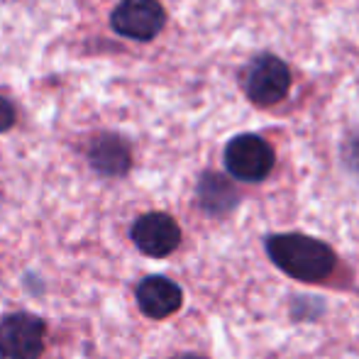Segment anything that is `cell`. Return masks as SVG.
Masks as SVG:
<instances>
[{
  "label": "cell",
  "instance_id": "1",
  "mask_svg": "<svg viewBox=\"0 0 359 359\" xmlns=\"http://www.w3.org/2000/svg\"><path fill=\"white\" fill-rule=\"evenodd\" d=\"M266 252L284 274L306 284H318L335 271V255L330 247L306 235H274L266 240Z\"/></svg>",
  "mask_w": 359,
  "mask_h": 359
},
{
  "label": "cell",
  "instance_id": "2",
  "mask_svg": "<svg viewBox=\"0 0 359 359\" xmlns=\"http://www.w3.org/2000/svg\"><path fill=\"white\" fill-rule=\"evenodd\" d=\"M47 323L32 313H8L0 318V359H42Z\"/></svg>",
  "mask_w": 359,
  "mask_h": 359
},
{
  "label": "cell",
  "instance_id": "3",
  "mask_svg": "<svg viewBox=\"0 0 359 359\" xmlns=\"http://www.w3.org/2000/svg\"><path fill=\"white\" fill-rule=\"evenodd\" d=\"M274 149L259 135H237L225 147V169L235 179L257 184L274 169Z\"/></svg>",
  "mask_w": 359,
  "mask_h": 359
},
{
  "label": "cell",
  "instance_id": "4",
  "mask_svg": "<svg viewBox=\"0 0 359 359\" xmlns=\"http://www.w3.org/2000/svg\"><path fill=\"white\" fill-rule=\"evenodd\" d=\"M291 88V72L286 62L274 54H262L245 72V93L259 108L281 103Z\"/></svg>",
  "mask_w": 359,
  "mask_h": 359
},
{
  "label": "cell",
  "instance_id": "5",
  "mask_svg": "<svg viewBox=\"0 0 359 359\" xmlns=\"http://www.w3.org/2000/svg\"><path fill=\"white\" fill-rule=\"evenodd\" d=\"M166 13L159 0H120L110 15V25L120 37L151 42L164 29Z\"/></svg>",
  "mask_w": 359,
  "mask_h": 359
},
{
  "label": "cell",
  "instance_id": "6",
  "mask_svg": "<svg viewBox=\"0 0 359 359\" xmlns=\"http://www.w3.org/2000/svg\"><path fill=\"white\" fill-rule=\"evenodd\" d=\"M130 237L142 255L161 259V257H169L181 245V227L166 213H144L135 220Z\"/></svg>",
  "mask_w": 359,
  "mask_h": 359
},
{
  "label": "cell",
  "instance_id": "7",
  "mask_svg": "<svg viewBox=\"0 0 359 359\" xmlns=\"http://www.w3.org/2000/svg\"><path fill=\"white\" fill-rule=\"evenodd\" d=\"M137 306L140 311L144 313L151 320H164V318L174 316L176 311L184 303V293H181V286L176 281L166 279V276H147V279L140 281L137 286Z\"/></svg>",
  "mask_w": 359,
  "mask_h": 359
},
{
  "label": "cell",
  "instance_id": "8",
  "mask_svg": "<svg viewBox=\"0 0 359 359\" xmlns=\"http://www.w3.org/2000/svg\"><path fill=\"white\" fill-rule=\"evenodd\" d=\"M88 161L100 176H125L133 164L130 147L118 135H100L88 149Z\"/></svg>",
  "mask_w": 359,
  "mask_h": 359
},
{
  "label": "cell",
  "instance_id": "9",
  "mask_svg": "<svg viewBox=\"0 0 359 359\" xmlns=\"http://www.w3.org/2000/svg\"><path fill=\"white\" fill-rule=\"evenodd\" d=\"M198 201L208 213L220 215L227 213L237 203V191L230 181H225L217 174H205L198 184Z\"/></svg>",
  "mask_w": 359,
  "mask_h": 359
},
{
  "label": "cell",
  "instance_id": "10",
  "mask_svg": "<svg viewBox=\"0 0 359 359\" xmlns=\"http://www.w3.org/2000/svg\"><path fill=\"white\" fill-rule=\"evenodd\" d=\"M15 125V108L10 105V100H5L0 95V133H8Z\"/></svg>",
  "mask_w": 359,
  "mask_h": 359
},
{
  "label": "cell",
  "instance_id": "11",
  "mask_svg": "<svg viewBox=\"0 0 359 359\" xmlns=\"http://www.w3.org/2000/svg\"><path fill=\"white\" fill-rule=\"evenodd\" d=\"M345 156H347V161H350V164L359 171V135H355V137L347 142Z\"/></svg>",
  "mask_w": 359,
  "mask_h": 359
},
{
  "label": "cell",
  "instance_id": "12",
  "mask_svg": "<svg viewBox=\"0 0 359 359\" xmlns=\"http://www.w3.org/2000/svg\"><path fill=\"white\" fill-rule=\"evenodd\" d=\"M179 359H201V357H196V355H184V357H179Z\"/></svg>",
  "mask_w": 359,
  "mask_h": 359
}]
</instances>
